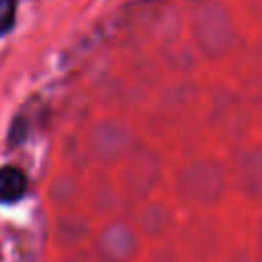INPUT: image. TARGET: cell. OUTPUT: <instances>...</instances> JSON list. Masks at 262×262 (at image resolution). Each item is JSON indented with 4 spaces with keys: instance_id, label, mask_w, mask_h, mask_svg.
Wrapping results in <instances>:
<instances>
[{
    "instance_id": "1",
    "label": "cell",
    "mask_w": 262,
    "mask_h": 262,
    "mask_svg": "<svg viewBox=\"0 0 262 262\" xmlns=\"http://www.w3.org/2000/svg\"><path fill=\"white\" fill-rule=\"evenodd\" d=\"M27 176L16 166L0 168V203H16L27 192Z\"/></svg>"
},
{
    "instance_id": "2",
    "label": "cell",
    "mask_w": 262,
    "mask_h": 262,
    "mask_svg": "<svg viewBox=\"0 0 262 262\" xmlns=\"http://www.w3.org/2000/svg\"><path fill=\"white\" fill-rule=\"evenodd\" d=\"M16 16V4L14 0H0V35L8 33L14 25Z\"/></svg>"
}]
</instances>
